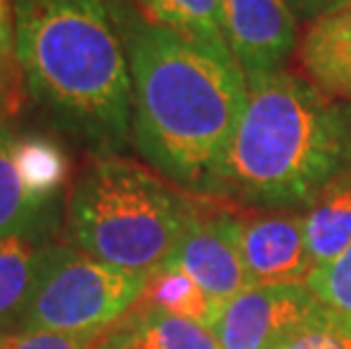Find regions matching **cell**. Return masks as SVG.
<instances>
[{
  "label": "cell",
  "instance_id": "cell-27",
  "mask_svg": "<svg viewBox=\"0 0 351 349\" xmlns=\"http://www.w3.org/2000/svg\"><path fill=\"white\" fill-rule=\"evenodd\" d=\"M3 121H5V116H3V114H0V123H3Z\"/></svg>",
  "mask_w": 351,
  "mask_h": 349
},
{
  "label": "cell",
  "instance_id": "cell-22",
  "mask_svg": "<svg viewBox=\"0 0 351 349\" xmlns=\"http://www.w3.org/2000/svg\"><path fill=\"white\" fill-rule=\"evenodd\" d=\"M286 3L295 12L297 21H315L333 10L331 0H286Z\"/></svg>",
  "mask_w": 351,
  "mask_h": 349
},
{
  "label": "cell",
  "instance_id": "cell-12",
  "mask_svg": "<svg viewBox=\"0 0 351 349\" xmlns=\"http://www.w3.org/2000/svg\"><path fill=\"white\" fill-rule=\"evenodd\" d=\"M313 265L338 258L351 245V170L338 177L304 215Z\"/></svg>",
  "mask_w": 351,
  "mask_h": 349
},
{
  "label": "cell",
  "instance_id": "cell-18",
  "mask_svg": "<svg viewBox=\"0 0 351 349\" xmlns=\"http://www.w3.org/2000/svg\"><path fill=\"white\" fill-rule=\"evenodd\" d=\"M304 286L335 324L351 331V245L338 258L313 268Z\"/></svg>",
  "mask_w": 351,
  "mask_h": 349
},
{
  "label": "cell",
  "instance_id": "cell-13",
  "mask_svg": "<svg viewBox=\"0 0 351 349\" xmlns=\"http://www.w3.org/2000/svg\"><path fill=\"white\" fill-rule=\"evenodd\" d=\"M43 250L27 236L0 239V333L16 331L32 300Z\"/></svg>",
  "mask_w": 351,
  "mask_h": 349
},
{
  "label": "cell",
  "instance_id": "cell-4",
  "mask_svg": "<svg viewBox=\"0 0 351 349\" xmlns=\"http://www.w3.org/2000/svg\"><path fill=\"white\" fill-rule=\"evenodd\" d=\"M195 202L152 170L104 154L73 184L69 236L102 263L152 274L182 241Z\"/></svg>",
  "mask_w": 351,
  "mask_h": 349
},
{
  "label": "cell",
  "instance_id": "cell-6",
  "mask_svg": "<svg viewBox=\"0 0 351 349\" xmlns=\"http://www.w3.org/2000/svg\"><path fill=\"white\" fill-rule=\"evenodd\" d=\"M328 313L302 284L252 286L222 304L211 331L222 349H281Z\"/></svg>",
  "mask_w": 351,
  "mask_h": 349
},
{
  "label": "cell",
  "instance_id": "cell-26",
  "mask_svg": "<svg viewBox=\"0 0 351 349\" xmlns=\"http://www.w3.org/2000/svg\"><path fill=\"white\" fill-rule=\"evenodd\" d=\"M347 3H351V0H331L333 10H335V7H340V5H347Z\"/></svg>",
  "mask_w": 351,
  "mask_h": 349
},
{
  "label": "cell",
  "instance_id": "cell-17",
  "mask_svg": "<svg viewBox=\"0 0 351 349\" xmlns=\"http://www.w3.org/2000/svg\"><path fill=\"white\" fill-rule=\"evenodd\" d=\"M41 206L27 195L14 163V134L0 128V239L27 236Z\"/></svg>",
  "mask_w": 351,
  "mask_h": 349
},
{
  "label": "cell",
  "instance_id": "cell-19",
  "mask_svg": "<svg viewBox=\"0 0 351 349\" xmlns=\"http://www.w3.org/2000/svg\"><path fill=\"white\" fill-rule=\"evenodd\" d=\"M23 73L16 50V23H14V0H0V95L10 116L23 102Z\"/></svg>",
  "mask_w": 351,
  "mask_h": 349
},
{
  "label": "cell",
  "instance_id": "cell-23",
  "mask_svg": "<svg viewBox=\"0 0 351 349\" xmlns=\"http://www.w3.org/2000/svg\"><path fill=\"white\" fill-rule=\"evenodd\" d=\"M340 114H342V121H345V130H347V139H349V152H351V102L340 105Z\"/></svg>",
  "mask_w": 351,
  "mask_h": 349
},
{
  "label": "cell",
  "instance_id": "cell-21",
  "mask_svg": "<svg viewBox=\"0 0 351 349\" xmlns=\"http://www.w3.org/2000/svg\"><path fill=\"white\" fill-rule=\"evenodd\" d=\"M281 349H351V331L342 329L331 317L317 322L290 338Z\"/></svg>",
  "mask_w": 351,
  "mask_h": 349
},
{
  "label": "cell",
  "instance_id": "cell-10",
  "mask_svg": "<svg viewBox=\"0 0 351 349\" xmlns=\"http://www.w3.org/2000/svg\"><path fill=\"white\" fill-rule=\"evenodd\" d=\"M300 62L306 80L328 100L351 102V3L313 21L300 43Z\"/></svg>",
  "mask_w": 351,
  "mask_h": 349
},
{
  "label": "cell",
  "instance_id": "cell-8",
  "mask_svg": "<svg viewBox=\"0 0 351 349\" xmlns=\"http://www.w3.org/2000/svg\"><path fill=\"white\" fill-rule=\"evenodd\" d=\"M222 32L247 80L270 75L297 46V16L286 0H222Z\"/></svg>",
  "mask_w": 351,
  "mask_h": 349
},
{
  "label": "cell",
  "instance_id": "cell-5",
  "mask_svg": "<svg viewBox=\"0 0 351 349\" xmlns=\"http://www.w3.org/2000/svg\"><path fill=\"white\" fill-rule=\"evenodd\" d=\"M150 274L102 263L80 250H43L32 300L16 331L84 333L109 329L136 306Z\"/></svg>",
  "mask_w": 351,
  "mask_h": 349
},
{
  "label": "cell",
  "instance_id": "cell-25",
  "mask_svg": "<svg viewBox=\"0 0 351 349\" xmlns=\"http://www.w3.org/2000/svg\"><path fill=\"white\" fill-rule=\"evenodd\" d=\"M0 114H3L5 118L10 116V109H7V105H5V100H3V95H0Z\"/></svg>",
  "mask_w": 351,
  "mask_h": 349
},
{
  "label": "cell",
  "instance_id": "cell-3",
  "mask_svg": "<svg viewBox=\"0 0 351 349\" xmlns=\"http://www.w3.org/2000/svg\"><path fill=\"white\" fill-rule=\"evenodd\" d=\"M27 93L100 150L132 136V73L107 0H14Z\"/></svg>",
  "mask_w": 351,
  "mask_h": 349
},
{
  "label": "cell",
  "instance_id": "cell-24",
  "mask_svg": "<svg viewBox=\"0 0 351 349\" xmlns=\"http://www.w3.org/2000/svg\"><path fill=\"white\" fill-rule=\"evenodd\" d=\"M114 333H116V331H114ZM102 349H123V347H121V343L116 340V336H111V338L107 340V345H104Z\"/></svg>",
  "mask_w": 351,
  "mask_h": 349
},
{
  "label": "cell",
  "instance_id": "cell-14",
  "mask_svg": "<svg viewBox=\"0 0 351 349\" xmlns=\"http://www.w3.org/2000/svg\"><path fill=\"white\" fill-rule=\"evenodd\" d=\"M138 304L199 322L208 329L218 320L222 309L220 302H215L211 295L202 291L195 279L168 263H163L150 274L147 288Z\"/></svg>",
  "mask_w": 351,
  "mask_h": 349
},
{
  "label": "cell",
  "instance_id": "cell-15",
  "mask_svg": "<svg viewBox=\"0 0 351 349\" xmlns=\"http://www.w3.org/2000/svg\"><path fill=\"white\" fill-rule=\"evenodd\" d=\"M14 163L27 195L46 206L69 177V157L55 141L41 134L14 136Z\"/></svg>",
  "mask_w": 351,
  "mask_h": 349
},
{
  "label": "cell",
  "instance_id": "cell-9",
  "mask_svg": "<svg viewBox=\"0 0 351 349\" xmlns=\"http://www.w3.org/2000/svg\"><path fill=\"white\" fill-rule=\"evenodd\" d=\"M241 252L252 286L306 284L315 268L306 243L304 215L238 211Z\"/></svg>",
  "mask_w": 351,
  "mask_h": 349
},
{
  "label": "cell",
  "instance_id": "cell-1",
  "mask_svg": "<svg viewBox=\"0 0 351 349\" xmlns=\"http://www.w3.org/2000/svg\"><path fill=\"white\" fill-rule=\"evenodd\" d=\"M132 73V139L177 186L206 195L247 100L229 46L186 39L130 0H107Z\"/></svg>",
  "mask_w": 351,
  "mask_h": 349
},
{
  "label": "cell",
  "instance_id": "cell-28",
  "mask_svg": "<svg viewBox=\"0 0 351 349\" xmlns=\"http://www.w3.org/2000/svg\"><path fill=\"white\" fill-rule=\"evenodd\" d=\"M3 336H5V333H0V340H3Z\"/></svg>",
  "mask_w": 351,
  "mask_h": 349
},
{
  "label": "cell",
  "instance_id": "cell-7",
  "mask_svg": "<svg viewBox=\"0 0 351 349\" xmlns=\"http://www.w3.org/2000/svg\"><path fill=\"white\" fill-rule=\"evenodd\" d=\"M197 195L195 213L182 241L168 258V265L184 270L215 302L225 304L252 288L241 252L238 211L220 204L218 197Z\"/></svg>",
  "mask_w": 351,
  "mask_h": 349
},
{
  "label": "cell",
  "instance_id": "cell-16",
  "mask_svg": "<svg viewBox=\"0 0 351 349\" xmlns=\"http://www.w3.org/2000/svg\"><path fill=\"white\" fill-rule=\"evenodd\" d=\"M147 19L186 39L227 46L222 0H132Z\"/></svg>",
  "mask_w": 351,
  "mask_h": 349
},
{
  "label": "cell",
  "instance_id": "cell-20",
  "mask_svg": "<svg viewBox=\"0 0 351 349\" xmlns=\"http://www.w3.org/2000/svg\"><path fill=\"white\" fill-rule=\"evenodd\" d=\"M116 326L84 333H59V331H14L5 333L0 349H102L114 336Z\"/></svg>",
  "mask_w": 351,
  "mask_h": 349
},
{
  "label": "cell",
  "instance_id": "cell-11",
  "mask_svg": "<svg viewBox=\"0 0 351 349\" xmlns=\"http://www.w3.org/2000/svg\"><path fill=\"white\" fill-rule=\"evenodd\" d=\"M123 349H222L208 326L136 304L116 326Z\"/></svg>",
  "mask_w": 351,
  "mask_h": 349
},
{
  "label": "cell",
  "instance_id": "cell-2",
  "mask_svg": "<svg viewBox=\"0 0 351 349\" xmlns=\"http://www.w3.org/2000/svg\"><path fill=\"white\" fill-rule=\"evenodd\" d=\"M351 170L340 105L288 71L247 80V100L206 197L279 211L311 206Z\"/></svg>",
  "mask_w": 351,
  "mask_h": 349
}]
</instances>
